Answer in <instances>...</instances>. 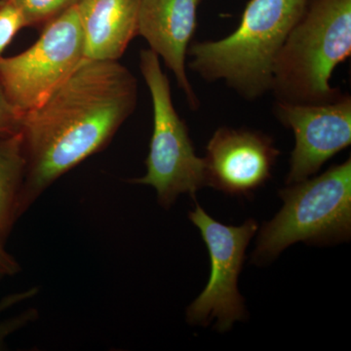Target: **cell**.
<instances>
[{
  "label": "cell",
  "mask_w": 351,
  "mask_h": 351,
  "mask_svg": "<svg viewBox=\"0 0 351 351\" xmlns=\"http://www.w3.org/2000/svg\"><path fill=\"white\" fill-rule=\"evenodd\" d=\"M23 117L24 114L12 106L0 87V137L21 133Z\"/></svg>",
  "instance_id": "cell-16"
},
{
  "label": "cell",
  "mask_w": 351,
  "mask_h": 351,
  "mask_svg": "<svg viewBox=\"0 0 351 351\" xmlns=\"http://www.w3.org/2000/svg\"><path fill=\"white\" fill-rule=\"evenodd\" d=\"M351 55V0H308L274 64L276 101L319 104L343 95L330 84Z\"/></svg>",
  "instance_id": "cell-3"
},
{
  "label": "cell",
  "mask_w": 351,
  "mask_h": 351,
  "mask_svg": "<svg viewBox=\"0 0 351 351\" xmlns=\"http://www.w3.org/2000/svg\"><path fill=\"white\" fill-rule=\"evenodd\" d=\"M23 295H12L5 298L0 302V313L5 311L8 307L18 304V302L23 301ZM38 317V313L36 311L31 309L29 311H25L20 315L15 316L13 318H9L3 321H0V350H3L5 346V339L13 334L14 332L18 331L21 328L24 327L27 323L32 322Z\"/></svg>",
  "instance_id": "cell-15"
},
{
  "label": "cell",
  "mask_w": 351,
  "mask_h": 351,
  "mask_svg": "<svg viewBox=\"0 0 351 351\" xmlns=\"http://www.w3.org/2000/svg\"><path fill=\"white\" fill-rule=\"evenodd\" d=\"M24 17L25 27L43 29L80 0H13Z\"/></svg>",
  "instance_id": "cell-13"
},
{
  "label": "cell",
  "mask_w": 351,
  "mask_h": 351,
  "mask_svg": "<svg viewBox=\"0 0 351 351\" xmlns=\"http://www.w3.org/2000/svg\"><path fill=\"white\" fill-rule=\"evenodd\" d=\"M140 69L154 108V130L144 177L132 184L156 189L159 204L170 208L179 195L195 193L206 186L204 160L196 156L188 126L172 101L170 82L160 66V58L151 49L140 52Z\"/></svg>",
  "instance_id": "cell-5"
},
{
  "label": "cell",
  "mask_w": 351,
  "mask_h": 351,
  "mask_svg": "<svg viewBox=\"0 0 351 351\" xmlns=\"http://www.w3.org/2000/svg\"><path fill=\"white\" fill-rule=\"evenodd\" d=\"M274 112L294 133L295 144L286 184L304 181L351 144V97L319 104L276 101Z\"/></svg>",
  "instance_id": "cell-8"
},
{
  "label": "cell",
  "mask_w": 351,
  "mask_h": 351,
  "mask_svg": "<svg viewBox=\"0 0 351 351\" xmlns=\"http://www.w3.org/2000/svg\"><path fill=\"white\" fill-rule=\"evenodd\" d=\"M279 154L272 138L263 132L219 127L203 158L206 186L226 195H252L269 181Z\"/></svg>",
  "instance_id": "cell-9"
},
{
  "label": "cell",
  "mask_w": 351,
  "mask_h": 351,
  "mask_svg": "<svg viewBox=\"0 0 351 351\" xmlns=\"http://www.w3.org/2000/svg\"><path fill=\"white\" fill-rule=\"evenodd\" d=\"M23 27H25L24 17L15 2L0 0V57Z\"/></svg>",
  "instance_id": "cell-14"
},
{
  "label": "cell",
  "mask_w": 351,
  "mask_h": 351,
  "mask_svg": "<svg viewBox=\"0 0 351 351\" xmlns=\"http://www.w3.org/2000/svg\"><path fill=\"white\" fill-rule=\"evenodd\" d=\"M189 218L197 226L209 251L211 274L206 287L189 308L186 320L191 325H208L217 318L216 329L226 332L235 321L244 320L247 313L239 290V277L246 249L257 232L253 219L239 226H226L209 216L196 203Z\"/></svg>",
  "instance_id": "cell-7"
},
{
  "label": "cell",
  "mask_w": 351,
  "mask_h": 351,
  "mask_svg": "<svg viewBox=\"0 0 351 351\" xmlns=\"http://www.w3.org/2000/svg\"><path fill=\"white\" fill-rule=\"evenodd\" d=\"M83 59L84 43L75 5L46 25L40 38L24 52L0 57V87L25 114L47 100Z\"/></svg>",
  "instance_id": "cell-6"
},
{
  "label": "cell",
  "mask_w": 351,
  "mask_h": 351,
  "mask_svg": "<svg viewBox=\"0 0 351 351\" xmlns=\"http://www.w3.org/2000/svg\"><path fill=\"white\" fill-rule=\"evenodd\" d=\"M281 189L282 209L258 233L253 262H271L290 245H330L351 235V159Z\"/></svg>",
  "instance_id": "cell-4"
},
{
  "label": "cell",
  "mask_w": 351,
  "mask_h": 351,
  "mask_svg": "<svg viewBox=\"0 0 351 351\" xmlns=\"http://www.w3.org/2000/svg\"><path fill=\"white\" fill-rule=\"evenodd\" d=\"M308 0H250L239 25L219 40L191 43L189 68L205 82L223 80L245 100L271 90L274 64Z\"/></svg>",
  "instance_id": "cell-2"
},
{
  "label": "cell",
  "mask_w": 351,
  "mask_h": 351,
  "mask_svg": "<svg viewBox=\"0 0 351 351\" xmlns=\"http://www.w3.org/2000/svg\"><path fill=\"white\" fill-rule=\"evenodd\" d=\"M140 0H80L84 59L119 61L138 36Z\"/></svg>",
  "instance_id": "cell-11"
},
{
  "label": "cell",
  "mask_w": 351,
  "mask_h": 351,
  "mask_svg": "<svg viewBox=\"0 0 351 351\" xmlns=\"http://www.w3.org/2000/svg\"><path fill=\"white\" fill-rule=\"evenodd\" d=\"M4 242L5 240L0 235V280L4 277L16 276L21 271L19 263L6 251Z\"/></svg>",
  "instance_id": "cell-17"
},
{
  "label": "cell",
  "mask_w": 351,
  "mask_h": 351,
  "mask_svg": "<svg viewBox=\"0 0 351 351\" xmlns=\"http://www.w3.org/2000/svg\"><path fill=\"white\" fill-rule=\"evenodd\" d=\"M138 103V82L119 61L83 59L38 108L25 113L24 214L51 184L101 151Z\"/></svg>",
  "instance_id": "cell-1"
},
{
  "label": "cell",
  "mask_w": 351,
  "mask_h": 351,
  "mask_svg": "<svg viewBox=\"0 0 351 351\" xmlns=\"http://www.w3.org/2000/svg\"><path fill=\"white\" fill-rule=\"evenodd\" d=\"M202 0H140L138 36L163 60L174 73L189 108L197 110L200 101L186 75L188 51L197 27Z\"/></svg>",
  "instance_id": "cell-10"
},
{
  "label": "cell",
  "mask_w": 351,
  "mask_h": 351,
  "mask_svg": "<svg viewBox=\"0 0 351 351\" xmlns=\"http://www.w3.org/2000/svg\"><path fill=\"white\" fill-rule=\"evenodd\" d=\"M27 168L22 134L0 137V235L6 240L21 216Z\"/></svg>",
  "instance_id": "cell-12"
}]
</instances>
